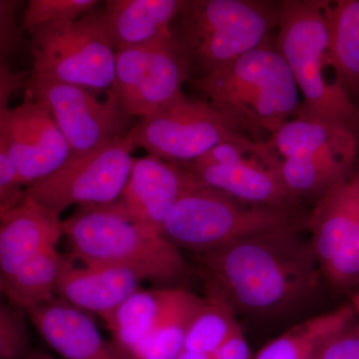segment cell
Here are the masks:
<instances>
[{
  "label": "cell",
  "instance_id": "cell-8",
  "mask_svg": "<svg viewBox=\"0 0 359 359\" xmlns=\"http://www.w3.org/2000/svg\"><path fill=\"white\" fill-rule=\"evenodd\" d=\"M136 148L131 131L104 147L70 156L50 176L25 194L58 215L72 205L109 204L119 199L131 173Z\"/></svg>",
  "mask_w": 359,
  "mask_h": 359
},
{
  "label": "cell",
  "instance_id": "cell-28",
  "mask_svg": "<svg viewBox=\"0 0 359 359\" xmlns=\"http://www.w3.org/2000/svg\"><path fill=\"white\" fill-rule=\"evenodd\" d=\"M99 2L98 0H30L21 28L33 33L43 26L77 20L93 11Z\"/></svg>",
  "mask_w": 359,
  "mask_h": 359
},
{
  "label": "cell",
  "instance_id": "cell-30",
  "mask_svg": "<svg viewBox=\"0 0 359 359\" xmlns=\"http://www.w3.org/2000/svg\"><path fill=\"white\" fill-rule=\"evenodd\" d=\"M316 359H359V325L354 321L325 342Z\"/></svg>",
  "mask_w": 359,
  "mask_h": 359
},
{
  "label": "cell",
  "instance_id": "cell-13",
  "mask_svg": "<svg viewBox=\"0 0 359 359\" xmlns=\"http://www.w3.org/2000/svg\"><path fill=\"white\" fill-rule=\"evenodd\" d=\"M349 179L320 196L308 219L318 269L340 289L359 283V193Z\"/></svg>",
  "mask_w": 359,
  "mask_h": 359
},
{
  "label": "cell",
  "instance_id": "cell-5",
  "mask_svg": "<svg viewBox=\"0 0 359 359\" xmlns=\"http://www.w3.org/2000/svg\"><path fill=\"white\" fill-rule=\"evenodd\" d=\"M297 219L294 210L244 204L195 182L168 215L162 233L178 249L200 255Z\"/></svg>",
  "mask_w": 359,
  "mask_h": 359
},
{
  "label": "cell",
  "instance_id": "cell-14",
  "mask_svg": "<svg viewBox=\"0 0 359 359\" xmlns=\"http://www.w3.org/2000/svg\"><path fill=\"white\" fill-rule=\"evenodd\" d=\"M0 152L13 165L21 185L50 176L70 157L65 136L46 108L29 93L0 118Z\"/></svg>",
  "mask_w": 359,
  "mask_h": 359
},
{
  "label": "cell",
  "instance_id": "cell-19",
  "mask_svg": "<svg viewBox=\"0 0 359 359\" xmlns=\"http://www.w3.org/2000/svg\"><path fill=\"white\" fill-rule=\"evenodd\" d=\"M182 0H108L100 11L115 50L134 48L173 36L170 25L183 9Z\"/></svg>",
  "mask_w": 359,
  "mask_h": 359
},
{
  "label": "cell",
  "instance_id": "cell-17",
  "mask_svg": "<svg viewBox=\"0 0 359 359\" xmlns=\"http://www.w3.org/2000/svg\"><path fill=\"white\" fill-rule=\"evenodd\" d=\"M40 337L63 359H123L84 311L57 299L28 311Z\"/></svg>",
  "mask_w": 359,
  "mask_h": 359
},
{
  "label": "cell",
  "instance_id": "cell-36",
  "mask_svg": "<svg viewBox=\"0 0 359 359\" xmlns=\"http://www.w3.org/2000/svg\"><path fill=\"white\" fill-rule=\"evenodd\" d=\"M351 308L353 309L354 316L355 320H358V325H359V290L351 297Z\"/></svg>",
  "mask_w": 359,
  "mask_h": 359
},
{
  "label": "cell",
  "instance_id": "cell-27",
  "mask_svg": "<svg viewBox=\"0 0 359 359\" xmlns=\"http://www.w3.org/2000/svg\"><path fill=\"white\" fill-rule=\"evenodd\" d=\"M236 311L228 302L212 295H205V302L194 316L184 349L212 354L226 339L240 328Z\"/></svg>",
  "mask_w": 359,
  "mask_h": 359
},
{
  "label": "cell",
  "instance_id": "cell-23",
  "mask_svg": "<svg viewBox=\"0 0 359 359\" xmlns=\"http://www.w3.org/2000/svg\"><path fill=\"white\" fill-rule=\"evenodd\" d=\"M66 261L56 247L44 250L4 280V295L26 313L53 301Z\"/></svg>",
  "mask_w": 359,
  "mask_h": 359
},
{
  "label": "cell",
  "instance_id": "cell-39",
  "mask_svg": "<svg viewBox=\"0 0 359 359\" xmlns=\"http://www.w3.org/2000/svg\"><path fill=\"white\" fill-rule=\"evenodd\" d=\"M4 295V280H2L1 275H0V297Z\"/></svg>",
  "mask_w": 359,
  "mask_h": 359
},
{
  "label": "cell",
  "instance_id": "cell-7",
  "mask_svg": "<svg viewBox=\"0 0 359 359\" xmlns=\"http://www.w3.org/2000/svg\"><path fill=\"white\" fill-rule=\"evenodd\" d=\"M32 74L91 91L112 88L116 50L101 20L90 11L77 20L40 27L32 33Z\"/></svg>",
  "mask_w": 359,
  "mask_h": 359
},
{
  "label": "cell",
  "instance_id": "cell-16",
  "mask_svg": "<svg viewBox=\"0 0 359 359\" xmlns=\"http://www.w3.org/2000/svg\"><path fill=\"white\" fill-rule=\"evenodd\" d=\"M63 236L57 212L26 195L0 219V275L6 280Z\"/></svg>",
  "mask_w": 359,
  "mask_h": 359
},
{
  "label": "cell",
  "instance_id": "cell-26",
  "mask_svg": "<svg viewBox=\"0 0 359 359\" xmlns=\"http://www.w3.org/2000/svg\"><path fill=\"white\" fill-rule=\"evenodd\" d=\"M353 163L332 155L278 159L276 171L292 200L316 196L318 199L337 182L351 178Z\"/></svg>",
  "mask_w": 359,
  "mask_h": 359
},
{
  "label": "cell",
  "instance_id": "cell-35",
  "mask_svg": "<svg viewBox=\"0 0 359 359\" xmlns=\"http://www.w3.org/2000/svg\"><path fill=\"white\" fill-rule=\"evenodd\" d=\"M176 359H212L211 354L196 353V351L183 349Z\"/></svg>",
  "mask_w": 359,
  "mask_h": 359
},
{
  "label": "cell",
  "instance_id": "cell-33",
  "mask_svg": "<svg viewBox=\"0 0 359 359\" xmlns=\"http://www.w3.org/2000/svg\"><path fill=\"white\" fill-rule=\"evenodd\" d=\"M211 355L212 359H255L249 342L241 327L224 340L223 344Z\"/></svg>",
  "mask_w": 359,
  "mask_h": 359
},
{
  "label": "cell",
  "instance_id": "cell-1",
  "mask_svg": "<svg viewBox=\"0 0 359 359\" xmlns=\"http://www.w3.org/2000/svg\"><path fill=\"white\" fill-rule=\"evenodd\" d=\"M299 219L199 255L208 295L233 311L271 313L308 297L318 269Z\"/></svg>",
  "mask_w": 359,
  "mask_h": 359
},
{
  "label": "cell",
  "instance_id": "cell-10",
  "mask_svg": "<svg viewBox=\"0 0 359 359\" xmlns=\"http://www.w3.org/2000/svg\"><path fill=\"white\" fill-rule=\"evenodd\" d=\"M29 94L46 108L65 136L70 156L104 147L129 133L131 116L122 109L112 90L101 102L82 87L32 75Z\"/></svg>",
  "mask_w": 359,
  "mask_h": 359
},
{
  "label": "cell",
  "instance_id": "cell-3",
  "mask_svg": "<svg viewBox=\"0 0 359 359\" xmlns=\"http://www.w3.org/2000/svg\"><path fill=\"white\" fill-rule=\"evenodd\" d=\"M62 229L72 256L84 266H119L161 283L179 282L188 271L180 249L132 218L118 200L79 205Z\"/></svg>",
  "mask_w": 359,
  "mask_h": 359
},
{
  "label": "cell",
  "instance_id": "cell-4",
  "mask_svg": "<svg viewBox=\"0 0 359 359\" xmlns=\"http://www.w3.org/2000/svg\"><path fill=\"white\" fill-rule=\"evenodd\" d=\"M278 28L275 48L304 96L295 116L330 120L351 129L359 110L330 56L325 1H280Z\"/></svg>",
  "mask_w": 359,
  "mask_h": 359
},
{
  "label": "cell",
  "instance_id": "cell-12",
  "mask_svg": "<svg viewBox=\"0 0 359 359\" xmlns=\"http://www.w3.org/2000/svg\"><path fill=\"white\" fill-rule=\"evenodd\" d=\"M278 158L266 144H219L189 168L200 185L218 190L244 204L292 209L294 200L283 187Z\"/></svg>",
  "mask_w": 359,
  "mask_h": 359
},
{
  "label": "cell",
  "instance_id": "cell-6",
  "mask_svg": "<svg viewBox=\"0 0 359 359\" xmlns=\"http://www.w3.org/2000/svg\"><path fill=\"white\" fill-rule=\"evenodd\" d=\"M184 41L189 61L205 74L266 43L278 25V4L255 0H191L184 2Z\"/></svg>",
  "mask_w": 359,
  "mask_h": 359
},
{
  "label": "cell",
  "instance_id": "cell-31",
  "mask_svg": "<svg viewBox=\"0 0 359 359\" xmlns=\"http://www.w3.org/2000/svg\"><path fill=\"white\" fill-rule=\"evenodd\" d=\"M22 188L13 165L0 152V219L23 199Z\"/></svg>",
  "mask_w": 359,
  "mask_h": 359
},
{
  "label": "cell",
  "instance_id": "cell-29",
  "mask_svg": "<svg viewBox=\"0 0 359 359\" xmlns=\"http://www.w3.org/2000/svg\"><path fill=\"white\" fill-rule=\"evenodd\" d=\"M29 353V334L20 309L0 301V359H22Z\"/></svg>",
  "mask_w": 359,
  "mask_h": 359
},
{
  "label": "cell",
  "instance_id": "cell-2",
  "mask_svg": "<svg viewBox=\"0 0 359 359\" xmlns=\"http://www.w3.org/2000/svg\"><path fill=\"white\" fill-rule=\"evenodd\" d=\"M191 83L233 131L257 143L268 141L301 106L289 66L268 42Z\"/></svg>",
  "mask_w": 359,
  "mask_h": 359
},
{
  "label": "cell",
  "instance_id": "cell-9",
  "mask_svg": "<svg viewBox=\"0 0 359 359\" xmlns=\"http://www.w3.org/2000/svg\"><path fill=\"white\" fill-rule=\"evenodd\" d=\"M136 147L169 163L199 159L222 143L250 144L236 133L207 101L180 95L153 114L141 118L130 130Z\"/></svg>",
  "mask_w": 359,
  "mask_h": 359
},
{
  "label": "cell",
  "instance_id": "cell-22",
  "mask_svg": "<svg viewBox=\"0 0 359 359\" xmlns=\"http://www.w3.org/2000/svg\"><path fill=\"white\" fill-rule=\"evenodd\" d=\"M354 321L351 304L314 316L269 341L255 359H316L325 342Z\"/></svg>",
  "mask_w": 359,
  "mask_h": 359
},
{
  "label": "cell",
  "instance_id": "cell-18",
  "mask_svg": "<svg viewBox=\"0 0 359 359\" xmlns=\"http://www.w3.org/2000/svg\"><path fill=\"white\" fill-rule=\"evenodd\" d=\"M140 276L119 266H84L77 268L66 261L56 297L84 313H95L106 325L118 308L140 289Z\"/></svg>",
  "mask_w": 359,
  "mask_h": 359
},
{
  "label": "cell",
  "instance_id": "cell-20",
  "mask_svg": "<svg viewBox=\"0 0 359 359\" xmlns=\"http://www.w3.org/2000/svg\"><path fill=\"white\" fill-rule=\"evenodd\" d=\"M278 159L332 155L354 163L358 142L353 130L340 123L295 116L264 142Z\"/></svg>",
  "mask_w": 359,
  "mask_h": 359
},
{
  "label": "cell",
  "instance_id": "cell-37",
  "mask_svg": "<svg viewBox=\"0 0 359 359\" xmlns=\"http://www.w3.org/2000/svg\"><path fill=\"white\" fill-rule=\"evenodd\" d=\"M22 359H54L49 354L41 353V351H32Z\"/></svg>",
  "mask_w": 359,
  "mask_h": 359
},
{
  "label": "cell",
  "instance_id": "cell-11",
  "mask_svg": "<svg viewBox=\"0 0 359 359\" xmlns=\"http://www.w3.org/2000/svg\"><path fill=\"white\" fill-rule=\"evenodd\" d=\"M190 61L174 36L116 51L112 90L122 109L144 118L183 94Z\"/></svg>",
  "mask_w": 359,
  "mask_h": 359
},
{
  "label": "cell",
  "instance_id": "cell-38",
  "mask_svg": "<svg viewBox=\"0 0 359 359\" xmlns=\"http://www.w3.org/2000/svg\"><path fill=\"white\" fill-rule=\"evenodd\" d=\"M349 180H351V184H353L354 188H355L359 193V172L354 175V176L351 177V179Z\"/></svg>",
  "mask_w": 359,
  "mask_h": 359
},
{
  "label": "cell",
  "instance_id": "cell-32",
  "mask_svg": "<svg viewBox=\"0 0 359 359\" xmlns=\"http://www.w3.org/2000/svg\"><path fill=\"white\" fill-rule=\"evenodd\" d=\"M20 2L0 0V54L4 56L18 42L15 11Z\"/></svg>",
  "mask_w": 359,
  "mask_h": 359
},
{
  "label": "cell",
  "instance_id": "cell-25",
  "mask_svg": "<svg viewBox=\"0 0 359 359\" xmlns=\"http://www.w3.org/2000/svg\"><path fill=\"white\" fill-rule=\"evenodd\" d=\"M205 299L173 287L164 313L134 359H176L185 346L187 332Z\"/></svg>",
  "mask_w": 359,
  "mask_h": 359
},
{
  "label": "cell",
  "instance_id": "cell-15",
  "mask_svg": "<svg viewBox=\"0 0 359 359\" xmlns=\"http://www.w3.org/2000/svg\"><path fill=\"white\" fill-rule=\"evenodd\" d=\"M195 182L188 169L173 163L150 155L134 158L128 182L118 201L132 218L162 233L168 215Z\"/></svg>",
  "mask_w": 359,
  "mask_h": 359
},
{
  "label": "cell",
  "instance_id": "cell-24",
  "mask_svg": "<svg viewBox=\"0 0 359 359\" xmlns=\"http://www.w3.org/2000/svg\"><path fill=\"white\" fill-rule=\"evenodd\" d=\"M332 62L351 94H359V0L325 1Z\"/></svg>",
  "mask_w": 359,
  "mask_h": 359
},
{
  "label": "cell",
  "instance_id": "cell-34",
  "mask_svg": "<svg viewBox=\"0 0 359 359\" xmlns=\"http://www.w3.org/2000/svg\"><path fill=\"white\" fill-rule=\"evenodd\" d=\"M22 75L14 72L0 54V118L9 109L8 103L14 92L22 86Z\"/></svg>",
  "mask_w": 359,
  "mask_h": 359
},
{
  "label": "cell",
  "instance_id": "cell-21",
  "mask_svg": "<svg viewBox=\"0 0 359 359\" xmlns=\"http://www.w3.org/2000/svg\"><path fill=\"white\" fill-rule=\"evenodd\" d=\"M172 289H139L116 311L106 325L112 334L111 344L123 359L136 358L164 313Z\"/></svg>",
  "mask_w": 359,
  "mask_h": 359
}]
</instances>
